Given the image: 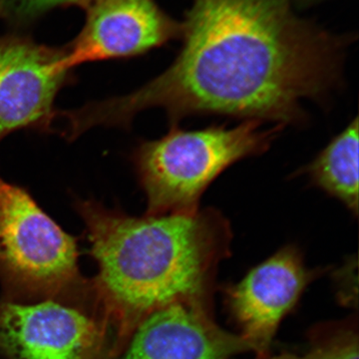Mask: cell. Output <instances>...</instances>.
I'll return each instance as SVG.
<instances>
[{
	"label": "cell",
	"mask_w": 359,
	"mask_h": 359,
	"mask_svg": "<svg viewBox=\"0 0 359 359\" xmlns=\"http://www.w3.org/2000/svg\"><path fill=\"white\" fill-rule=\"evenodd\" d=\"M81 32L67 47L70 67L87 62L136 57L183 36L156 0H94Z\"/></svg>",
	"instance_id": "cell-8"
},
{
	"label": "cell",
	"mask_w": 359,
	"mask_h": 359,
	"mask_svg": "<svg viewBox=\"0 0 359 359\" xmlns=\"http://www.w3.org/2000/svg\"><path fill=\"white\" fill-rule=\"evenodd\" d=\"M292 2L193 0L183 46L168 69L128 95L63 111L66 136L128 128L150 108L164 110L172 125L194 115L302 123V101L327 100L341 83L351 39L297 16Z\"/></svg>",
	"instance_id": "cell-1"
},
{
	"label": "cell",
	"mask_w": 359,
	"mask_h": 359,
	"mask_svg": "<svg viewBox=\"0 0 359 359\" xmlns=\"http://www.w3.org/2000/svg\"><path fill=\"white\" fill-rule=\"evenodd\" d=\"M245 120L233 128L171 129L158 140L143 141L132 155L137 179L147 199L146 214H180L200 209L208 187L224 170L266 152L282 126L263 129Z\"/></svg>",
	"instance_id": "cell-4"
},
{
	"label": "cell",
	"mask_w": 359,
	"mask_h": 359,
	"mask_svg": "<svg viewBox=\"0 0 359 359\" xmlns=\"http://www.w3.org/2000/svg\"><path fill=\"white\" fill-rule=\"evenodd\" d=\"M94 0H0V18L25 23L56 8L68 6L87 7Z\"/></svg>",
	"instance_id": "cell-12"
},
{
	"label": "cell",
	"mask_w": 359,
	"mask_h": 359,
	"mask_svg": "<svg viewBox=\"0 0 359 359\" xmlns=\"http://www.w3.org/2000/svg\"><path fill=\"white\" fill-rule=\"evenodd\" d=\"M309 347L302 353H283L255 359H359L358 316L311 328Z\"/></svg>",
	"instance_id": "cell-11"
},
{
	"label": "cell",
	"mask_w": 359,
	"mask_h": 359,
	"mask_svg": "<svg viewBox=\"0 0 359 359\" xmlns=\"http://www.w3.org/2000/svg\"><path fill=\"white\" fill-rule=\"evenodd\" d=\"M294 1V0H292ZM299 1H309V0H299Z\"/></svg>",
	"instance_id": "cell-13"
},
{
	"label": "cell",
	"mask_w": 359,
	"mask_h": 359,
	"mask_svg": "<svg viewBox=\"0 0 359 359\" xmlns=\"http://www.w3.org/2000/svg\"><path fill=\"white\" fill-rule=\"evenodd\" d=\"M358 117L306 167L311 184L358 215Z\"/></svg>",
	"instance_id": "cell-10"
},
{
	"label": "cell",
	"mask_w": 359,
	"mask_h": 359,
	"mask_svg": "<svg viewBox=\"0 0 359 359\" xmlns=\"http://www.w3.org/2000/svg\"><path fill=\"white\" fill-rule=\"evenodd\" d=\"M74 208L98 266L90 280L115 359L157 309L176 302L214 304L219 266L233 242L230 222L219 210L137 217L92 200H77Z\"/></svg>",
	"instance_id": "cell-2"
},
{
	"label": "cell",
	"mask_w": 359,
	"mask_h": 359,
	"mask_svg": "<svg viewBox=\"0 0 359 359\" xmlns=\"http://www.w3.org/2000/svg\"><path fill=\"white\" fill-rule=\"evenodd\" d=\"M77 240L27 190L0 176V285L13 302L57 301L94 309Z\"/></svg>",
	"instance_id": "cell-3"
},
{
	"label": "cell",
	"mask_w": 359,
	"mask_h": 359,
	"mask_svg": "<svg viewBox=\"0 0 359 359\" xmlns=\"http://www.w3.org/2000/svg\"><path fill=\"white\" fill-rule=\"evenodd\" d=\"M252 351L215 320L214 304L176 302L149 314L117 359H231Z\"/></svg>",
	"instance_id": "cell-9"
},
{
	"label": "cell",
	"mask_w": 359,
	"mask_h": 359,
	"mask_svg": "<svg viewBox=\"0 0 359 359\" xmlns=\"http://www.w3.org/2000/svg\"><path fill=\"white\" fill-rule=\"evenodd\" d=\"M73 80L66 47L0 37V141L20 130L50 132L56 97Z\"/></svg>",
	"instance_id": "cell-6"
},
{
	"label": "cell",
	"mask_w": 359,
	"mask_h": 359,
	"mask_svg": "<svg viewBox=\"0 0 359 359\" xmlns=\"http://www.w3.org/2000/svg\"><path fill=\"white\" fill-rule=\"evenodd\" d=\"M0 355L6 359H115L112 334L92 309L57 301L0 299Z\"/></svg>",
	"instance_id": "cell-5"
},
{
	"label": "cell",
	"mask_w": 359,
	"mask_h": 359,
	"mask_svg": "<svg viewBox=\"0 0 359 359\" xmlns=\"http://www.w3.org/2000/svg\"><path fill=\"white\" fill-rule=\"evenodd\" d=\"M323 271L306 268L301 250L287 245L226 287V308L256 358L271 353L280 321Z\"/></svg>",
	"instance_id": "cell-7"
}]
</instances>
